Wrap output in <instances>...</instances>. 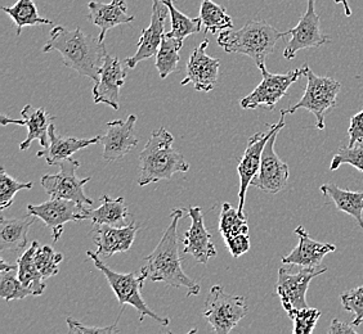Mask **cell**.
I'll list each match as a JSON object with an SVG mask.
<instances>
[{
	"instance_id": "30",
	"label": "cell",
	"mask_w": 363,
	"mask_h": 334,
	"mask_svg": "<svg viewBox=\"0 0 363 334\" xmlns=\"http://www.w3.org/2000/svg\"><path fill=\"white\" fill-rule=\"evenodd\" d=\"M162 1L168 7L169 16H170V21H172V30L165 35L183 42L184 39H187L189 36L201 31L203 22L200 17L189 18L186 14L182 13L181 11H178L175 8L173 0H162Z\"/></svg>"
},
{
	"instance_id": "8",
	"label": "cell",
	"mask_w": 363,
	"mask_h": 334,
	"mask_svg": "<svg viewBox=\"0 0 363 334\" xmlns=\"http://www.w3.org/2000/svg\"><path fill=\"white\" fill-rule=\"evenodd\" d=\"M308 67L307 63H304L299 69L289 71L286 74H271L266 66L262 67V83L247 97L241 99V107L244 110H255L264 105L272 111L279 99L286 96L289 88L301 76H306Z\"/></svg>"
},
{
	"instance_id": "16",
	"label": "cell",
	"mask_w": 363,
	"mask_h": 334,
	"mask_svg": "<svg viewBox=\"0 0 363 334\" xmlns=\"http://www.w3.org/2000/svg\"><path fill=\"white\" fill-rule=\"evenodd\" d=\"M126 71L119 58L106 54L97 83L93 86V100L96 105H110L115 111L120 110V89L124 86Z\"/></svg>"
},
{
	"instance_id": "6",
	"label": "cell",
	"mask_w": 363,
	"mask_h": 334,
	"mask_svg": "<svg viewBox=\"0 0 363 334\" xmlns=\"http://www.w3.org/2000/svg\"><path fill=\"white\" fill-rule=\"evenodd\" d=\"M306 77L308 80L307 86L301 100L290 108L281 110L279 113L293 115L298 110H307L315 116V127L318 130H323L326 112L337 105L336 97L342 91V84L331 77L318 76L309 67Z\"/></svg>"
},
{
	"instance_id": "29",
	"label": "cell",
	"mask_w": 363,
	"mask_h": 334,
	"mask_svg": "<svg viewBox=\"0 0 363 334\" xmlns=\"http://www.w3.org/2000/svg\"><path fill=\"white\" fill-rule=\"evenodd\" d=\"M3 12L13 20L17 26V35H21L22 28L35 25H53L48 18H43L39 14L34 0H18L12 7H3Z\"/></svg>"
},
{
	"instance_id": "31",
	"label": "cell",
	"mask_w": 363,
	"mask_h": 334,
	"mask_svg": "<svg viewBox=\"0 0 363 334\" xmlns=\"http://www.w3.org/2000/svg\"><path fill=\"white\" fill-rule=\"evenodd\" d=\"M200 18L203 22L205 33L217 35V33L230 30L233 28V22L230 16L227 14L225 9L213 0H203L200 7Z\"/></svg>"
},
{
	"instance_id": "2",
	"label": "cell",
	"mask_w": 363,
	"mask_h": 334,
	"mask_svg": "<svg viewBox=\"0 0 363 334\" xmlns=\"http://www.w3.org/2000/svg\"><path fill=\"white\" fill-rule=\"evenodd\" d=\"M183 217V209H174L170 214V225L164 231L160 242L155 247L151 255L145 260L140 272L146 274L147 279L152 282H162L174 288H186L187 297L197 296L201 287L195 279L189 278L182 269V258L178 250V224Z\"/></svg>"
},
{
	"instance_id": "34",
	"label": "cell",
	"mask_w": 363,
	"mask_h": 334,
	"mask_svg": "<svg viewBox=\"0 0 363 334\" xmlns=\"http://www.w3.org/2000/svg\"><path fill=\"white\" fill-rule=\"evenodd\" d=\"M219 231L224 239L238 234H249L247 219L238 214V209H233L230 203H223L219 216Z\"/></svg>"
},
{
	"instance_id": "13",
	"label": "cell",
	"mask_w": 363,
	"mask_h": 334,
	"mask_svg": "<svg viewBox=\"0 0 363 334\" xmlns=\"http://www.w3.org/2000/svg\"><path fill=\"white\" fill-rule=\"evenodd\" d=\"M306 13L303 14L298 25L286 31L291 36L284 50V57L287 61H291L296 53L303 49L318 48L331 42L328 35L321 30V18L315 12V0H307Z\"/></svg>"
},
{
	"instance_id": "5",
	"label": "cell",
	"mask_w": 363,
	"mask_h": 334,
	"mask_svg": "<svg viewBox=\"0 0 363 334\" xmlns=\"http://www.w3.org/2000/svg\"><path fill=\"white\" fill-rule=\"evenodd\" d=\"M86 256L91 258L98 270L105 275L115 296L118 297L121 307H125L126 305L133 306L137 310V313H140V321H145L146 316H150L157 323H160L161 326H165V327L169 326V323H170L169 319L162 318L152 311L142 299V288L146 282V274H143L142 272L140 274H137V272L121 274V272H113L99 258L97 252L86 250Z\"/></svg>"
},
{
	"instance_id": "25",
	"label": "cell",
	"mask_w": 363,
	"mask_h": 334,
	"mask_svg": "<svg viewBox=\"0 0 363 334\" xmlns=\"http://www.w3.org/2000/svg\"><path fill=\"white\" fill-rule=\"evenodd\" d=\"M35 216L26 215L21 219H0V250L22 252L28 243V229L34 224Z\"/></svg>"
},
{
	"instance_id": "38",
	"label": "cell",
	"mask_w": 363,
	"mask_h": 334,
	"mask_svg": "<svg viewBox=\"0 0 363 334\" xmlns=\"http://www.w3.org/2000/svg\"><path fill=\"white\" fill-rule=\"evenodd\" d=\"M342 165H350L363 173V143L353 146H340L333 157L330 170L336 171Z\"/></svg>"
},
{
	"instance_id": "7",
	"label": "cell",
	"mask_w": 363,
	"mask_h": 334,
	"mask_svg": "<svg viewBox=\"0 0 363 334\" xmlns=\"http://www.w3.org/2000/svg\"><path fill=\"white\" fill-rule=\"evenodd\" d=\"M247 313L249 307L244 296L228 294L222 286L211 287L203 313L214 333H230Z\"/></svg>"
},
{
	"instance_id": "32",
	"label": "cell",
	"mask_w": 363,
	"mask_h": 334,
	"mask_svg": "<svg viewBox=\"0 0 363 334\" xmlns=\"http://www.w3.org/2000/svg\"><path fill=\"white\" fill-rule=\"evenodd\" d=\"M183 47V42L175 40L173 38L164 36L161 42L159 52L156 54V62L155 66L159 71L160 79H167L175 71H178V63H179V50Z\"/></svg>"
},
{
	"instance_id": "26",
	"label": "cell",
	"mask_w": 363,
	"mask_h": 334,
	"mask_svg": "<svg viewBox=\"0 0 363 334\" xmlns=\"http://www.w3.org/2000/svg\"><path fill=\"white\" fill-rule=\"evenodd\" d=\"M322 195L335 203L336 209L352 216L363 229V192L339 188L333 183L321 185Z\"/></svg>"
},
{
	"instance_id": "15",
	"label": "cell",
	"mask_w": 363,
	"mask_h": 334,
	"mask_svg": "<svg viewBox=\"0 0 363 334\" xmlns=\"http://www.w3.org/2000/svg\"><path fill=\"white\" fill-rule=\"evenodd\" d=\"M135 122V115H129L126 120H113L107 122V132L101 137V143L104 146V160L107 162L120 160L138 146Z\"/></svg>"
},
{
	"instance_id": "4",
	"label": "cell",
	"mask_w": 363,
	"mask_h": 334,
	"mask_svg": "<svg viewBox=\"0 0 363 334\" xmlns=\"http://www.w3.org/2000/svg\"><path fill=\"white\" fill-rule=\"evenodd\" d=\"M287 33L271 26L264 21H249L240 30H224L219 33L217 42L227 53L250 57L259 70L266 66L267 57L271 56L279 40Z\"/></svg>"
},
{
	"instance_id": "20",
	"label": "cell",
	"mask_w": 363,
	"mask_h": 334,
	"mask_svg": "<svg viewBox=\"0 0 363 334\" xmlns=\"http://www.w3.org/2000/svg\"><path fill=\"white\" fill-rule=\"evenodd\" d=\"M22 120H14L8 117L6 115L0 116L1 125L26 126L28 127V137L20 144L21 151H28V146L34 140H38L42 148H47L50 143L49 140V127L52 125L53 116H50L44 108H33V105H26L21 110Z\"/></svg>"
},
{
	"instance_id": "18",
	"label": "cell",
	"mask_w": 363,
	"mask_h": 334,
	"mask_svg": "<svg viewBox=\"0 0 363 334\" xmlns=\"http://www.w3.org/2000/svg\"><path fill=\"white\" fill-rule=\"evenodd\" d=\"M169 9L162 0H154L152 3V17L148 28L142 30L138 49L133 57L126 59V66L129 69H134L138 63L156 57L161 42L164 39V25L168 17Z\"/></svg>"
},
{
	"instance_id": "35",
	"label": "cell",
	"mask_w": 363,
	"mask_h": 334,
	"mask_svg": "<svg viewBox=\"0 0 363 334\" xmlns=\"http://www.w3.org/2000/svg\"><path fill=\"white\" fill-rule=\"evenodd\" d=\"M36 267L39 269V272L42 274L44 280L55 277L60 272V264L62 263L63 255L60 252H56L50 246H43L38 247L35 255Z\"/></svg>"
},
{
	"instance_id": "17",
	"label": "cell",
	"mask_w": 363,
	"mask_h": 334,
	"mask_svg": "<svg viewBox=\"0 0 363 334\" xmlns=\"http://www.w3.org/2000/svg\"><path fill=\"white\" fill-rule=\"evenodd\" d=\"M209 40H203L189 56L186 77L181 81L182 86L194 84L196 91H210L214 89L219 76L220 61L206 54Z\"/></svg>"
},
{
	"instance_id": "10",
	"label": "cell",
	"mask_w": 363,
	"mask_h": 334,
	"mask_svg": "<svg viewBox=\"0 0 363 334\" xmlns=\"http://www.w3.org/2000/svg\"><path fill=\"white\" fill-rule=\"evenodd\" d=\"M79 167L80 162L72 160V157L63 161L62 163H60L58 174L42 176L40 184L43 188L50 197L91 206L93 201L84 193V185L91 180V178H77V170Z\"/></svg>"
},
{
	"instance_id": "14",
	"label": "cell",
	"mask_w": 363,
	"mask_h": 334,
	"mask_svg": "<svg viewBox=\"0 0 363 334\" xmlns=\"http://www.w3.org/2000/svg\"><path fill=\"white\" fill-rule=\"evenodd\" d=\"M276 132L267 142L262 154V162L259 173L252 181V187L260 189L269 195H277L286 187L290 178L289 165L279 159L274 151V143L279 137Z\"/></svg>"
},
{
	"instance_id": "3",
	"label": "cell",
	"mask_w": 363,
	"mask_h": 334,
	"mask_svg": "<svg viewBox=\"0 0 363 334\" xmlns=\"http://www.w3.org/2000/svg\"><path fill=\"white\" fill-rule=\"evenodd\" d=\"M174 137L160 127L152 132L140 154V187L160 180H170L177 173H187L189 163L184 156L173 148Z\"/></svg>"
},
{
	"instance_id": "37",
	"label": "cell",
	"mask_w": 363,
	"mask_h": 334,
	"mask_svg": "<svg viewBox=\"0 0 363 334\" xmlns=\"http://www.w3.org/2000/svg\"><path fill=\"white\" fill-rule=\"evenodd\" d=\"M289 318L294 321V334H312L315 332L317 321L321 318V311L317 309H299L287 313Z\"/></svg>"
},
{
	"instance_id": "1",
	"label": "cell",
	"mask_w": 363,
	"mask_h": 334,
	"mask_svg": "<svg viewBox=\"0 0 363 334\" xmlns=\"http://www.w3.org/2000/svg\"><path fill=\"white\" fill-rule=\"evenodd\" d=\"M50 50L61 54L66 67L97 83L107 54L105 42H101L99 38L85 34L79 28L67 30L58 25L50 30V38L43 47L44 53Z\"/></svg>"
},
{
	"instance_id": "39",
	"label": "cell",
	"mask_w": 363,
	"mask_h": 334,
	"mask_svg": "<svg viewBox=\"0 0 363 334\" xmlns=\"http://www.w3.org/2000/svg\"><path fill=\"white\" fill-rule=\"evenodd\" d=\"M340 299L344 310L354 315L352 324L359 327L363 323V286L342 293Z\"/></svg>"
},
{
	"instance_id": "9",
	"label": "cell",
	"mask_w": 363,
	"mask_h": 334,
	"mask_svg": "<svg viewBox=\"0 0 363 334\" xmlns=\"http://www.w3.org/2000/svg\"><path fill=\"white\" fill-rule=\"evenodd\" d=\"M91 206L79 205L74 201L63 200V198H55L50 197L49 201L40 203V205H28V215L35 216L38 219H42L50 230V234L55 242L63 234V225L70 221H84L86 220V214Z\"/></svg>"
},
{
	"instance_id": "40",
	"label": "cell",
	"mask_w": 363,
	"mask_h": 334,
	"mask_svg": "<svg viewBox=\"0 0 363 334\" xmlns=\"http://www.w3.org/2000/svg\"><path fill=\"white\" fill-rule=\"evenodd\" d=\"M119 319L120 316L115 324L108 326V327H86L74 318H67L66 323H67L69 333L70 334H112L120 333V329L118 328Z\"/></svg>"
},
{
	"instance_id": "43",
	"label": "cell",
	"mask_w": 363,
	"mask_h": 334,
	"mask_svg": "<svg viewBox=\"0 0 363 334\" xmlns=\"http://www.w3.org/2000/svg\"><path fill=\"white\" fill-rule=\"evenodd\" d=\"M328 334H357V329L352 323L348 324L339 319H334L328 328Z\"/></svg>"
},
{
	"instance_id": "28",
	"label": "cell",
	"mask_w": 363,
	"mask_h": 334,
	"mask_svg": "<svg viewBox=\"0 0 363 334\" xmlns=\"http://www.w3.org/2000/svg\"><path fill=\"white\" fill-rule=\"evenodd\" d=\"M38 247L39 243L34 241L28 247V250H25L17 260L18 278L23 286L28 287L33 291L34 296H40L47 288L45 280L43 278L39 269L36 267L35 260H34Z\"/></svg>"
},
{
	"instance_id": "33",
	"label": "cell",
	"mask_w": 363,
	"mask_h": 334,
	"mask_svg": "<svg viewBox=\"0 0 363 334\" xmlns=\"http://www.w3.org/2000/svg\"><path fill=\"white\" fill-rule=\"evenodd\" d=\"M0 297L7 302L14 299H23L28 296H34L33 291L23 286L18 278V265L11 269L0 270Z\"/></svg>"
},
{
	"instance_id": "19",
	"label": "cell",
	"mask_w": 363,
	"mask_h": 334,
	"mask_svg": "<svg viewBox=\"0 0 363 334\" xmlns=\"http://www.w3.org/2000/svg\"><path fill=\"white\" fill-rule=\"evenodd\" d=\"M191 226L183 236L184 255H191L200 264H206L210 258L217 256V248L211 242V234L205 228L203 209L200 207H189Z\"/></svg>"
},
{
	"instance_id": "21",
	"label": "cell",
	"mask_w": 363,
	"mask_h": 334,
	"mask_svg": "<svg viewBox=\"0 0 363 334\" xmlns=\"http://www.w3.org/2000/svg\"><path fill=\"white\" fill-rule=\"evenodd\" d=\"M138 229L140 224L134 221L124 226L96 225L93 241L97 246L98 256L110 258L115 253L130 250Z\"/></svg>"
},
{
	"instance_id": "11",
	"label": "cell",
	"mask_w": 363,
	"mask_h": 334,
	"mask_svg": "<svg viewBox=\"0 0 363 334\" xmlns=\"http://www.w3.org/2000/svg\"><path fill=\"white\" fill-rule=\"evenodd\" d=\"M285 116L281 113V119L277 124L269 125V130L267 132H257L249 139L247 146L245 149L244 156L240 161L238 167V176H240V192H238V214L246 217L244 212L245 195L247 188L252 185V181L259 173L260 162H262V154L266 146L267 142L271 139L273 134L276 132H281V129L285 127ZM247 219V217H246Z\"/></svg>"
},
{
	"instance_id": "41",
	"label": "cell",
	"mask_w": 363,
	"mask_h": 334,
	"mask_svg": "<svg viewBox=\"0 0 363 334\" xmlns=\"http://www.w3.org/2000/svg\"><path fill=\"white\" fill-rule=\"evenodd\" d=\"M225 246L228 247L230 255L235 258H240L250 250V238L249 234H238L233 237H228L224 239Z\"/></svg>"
},
{
	"instance_id": "22",
	"label": "cell",
	"mask_w": 363,
	"mask_h": 334,
	"mask_svg": "<svg viewBox=\"0 0 363 334\" xmlns=\"http://www.w3.org/2000/svg\"><path fill=\"white\" fill-rule=\"evenodd\" d=\"M49 146L47 148H43L36 154V157L45 160V162L55 166L62 163L63 161L69 160L72 157V154H77L80 149H84L86 146L97 144L101 142V137H94V138H75V137H66L62 134H58L56 132V127L52 124L49 127Z\"/></svg>"
},
{
	"instance_id": "44",
	"label": "cell",
	"mask_w": 363,
	"mask_h": 334,
	"mask_svg": "<svg viewBox=\"0 0 363 334\" xmlns=\"http://www.w3.org/2000/svg\"><path fill=\"white\" fill-rule=\"evenodd\" d=\"M334 3H335V4H342V7H344V12H345V16H347V17H350V16H352V9H350L348 0H334Z\"/></svg>"
},
{
	"instance_id": "36",
	"label": "cell",
	"mask_w": 363,
	"mask_h": 334,
	"mask_svg": "<svg viewBox=\"0 0 363 334\" xmlns=\"http://www.w3.org/2000/svg\"><path fill=\"white\" fill-rule=\"evenodd\" d=\"M33 183H21L7 174L4 168H0V211H4L13 205L14 195L20 190H30Z\"/></svg>"
},
{
	"instance_id": "23",
	"label": "cell",
	"mask_w": 363,
	"mask_h": 334,
	"mask_svg": "<svg viewBox=\"0 0 363 334\" xmlns=\"http://www.w3.org/2000/svg\"><path fill=\"white\" fill-rule=\"evenodd\" d=\"M295 234L299 237V243L287 256L282 258V263L285 265H295L301 267H320L325 256L336 250L334 244L322 243L312 239L303 226H298L295 229Z\"/></svg>"
},
{
	"instance_id": "24",
	"label": "cell",
	"mask_w": 363,
	"mask_h": 334,
	"mask_svg": "<svg viewBox=\"0 0 363 334\" xmlns=\"http://www.w3.org/2000/svg\"><path fill=\"white\" fill-rule=\"evenodd\" d=\"M88 20L99 28V40L105 42L108 30L134 21V16L128 14L126 0H112L111 3L91 1L88 4Z\"/></svg>"
},
{
	"instance_id": "42",
	"label": "cell",
	"mask_w": 363,
	"mask_h": 334,
	"mask_svg": "<svg viewBox=\"0 0 363 334\" xmlns=\"http://www.w3.org/2000/svg\"><path fill=\"white\" fill-rule=\"evenodd\" d=\"M348 134H350L348 146H353L358 143H363V108L354 116H352Z\"/></svg>"
},
{
	"instance_id": "27",
	"label": "cell",
	"mask_w": 363,
	"mask_h": 334,
	"mask_svg": "<svg viewBox=\"0 0 363 334\" xmlns=\"http://www.w3.org/2000/svg\"><path fill=\"white\" fill-rule=\"evenodd\" d=\"M101 206L96 209L89 207L86 214V220H91L96 225H112V226H124L126 217L130 215L125 206V200L119 197L116 200L108 195L101 197Z\"/></svg>"
},
{
	"instance_id": "12",
	"label": "cell",
	"mask_w": 363,
	"mask_h": 334,
	"mask_svg": "<svg viewBox=\"0 0 363 334\" xmlns=\"http://www.w3.org/2000/svg\"><path fill=\"white\" fill-rule=\"evenodd\" d=\"M328 272V267H301V272H290L279 267L276 293L286 313L308 307L307 292L311 282Z\"/></svg>"
}]
</instances>
